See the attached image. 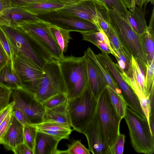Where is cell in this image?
Wrapping results in <instances>:
<instances>
[{"label":"cell","instance_id":"1","mask_svg":"<svg viewBox=\"0 0 154 154\" xmlns=\"http://www.w3.org/2000/svg\"><path fill=\"white\" fill-rule=\"evenodd\" d=\"M0 26L12 43L15 54H23L42 69L46 63L56 60L37 40L19 27Z\"/></svg>","mask_w":154,"mask_h":154},{"label":"cell","instance_id":"2","mask_svg":"<svg viewBox=\"0 0 154 154\" xmlns=\"http://www.w3.org/2000/svg\"><path fill=\"white\" fill-rule=\"evenodd\" d=\"M106 10L108 21L123 46L138 62L146 66L142 35H139L134 31L124 16L114 9Z\"/></svg>","mask_w":154,"mask_h":154},{"label":"cell","instance_id":"3","mask_svg":"<svg viewBox=\"0 0 154 154\" xmlns=\"http://www.w3.org/2000/svg\"><path fill=\"white\" fill-rule=\"evenodd\" d=\"M64 81L68 100L80 95L88 83L84 57H64L58 61Z\"/></svg>","mask_w":154,"mask_h":154},{"label":"cell","instance_id":"4","mask_svg":"<svg viewBox=\"0 0 154 154\" xmlns=\"http://www.w3.org/2000/svg\"><path fill=\"white\" fill-rule=\"evenodd\" d=\"M97 106V99L93 95L88 83L80 95L68 100L66 109L71 126L74 130L83 134L94 116Z\"/></svg>","mask_w":154,"mask_h":154},{"label":"cell","instance_id":"5","mask_svg":"<svg viewBox=\"0 0 154 154\" xmlns=\"http://www.w3.org/2000/svg\"><path fill=\"white\" fill-rule=\"evenodd\" d=\"M124 119L128 127L131 146L138 153L153 154L154 136L146 118L142 117L127 105Z\"/></svg>","mask_w":154,"mask_h":154},{"label":"cell","instance_id":"6","mask_svg":"<svg viewBox=\"0 0 154 154\" xmlns=\"http://www.w3.org/2000/svg\"><path fill=\"white\" fill-rule=\"evenodd\" d=\"M97 112L106 143L109 148L120 133L122 120L116 112L106 87L97 98Z\"/></svg>","mask_w":154,"mask_h":154},{"label":"cell","instance_id":"7","mask_svg":"<svg viewBox=\"0 0 154 154\" xmlns=\"http://www.w3.org/2000/svg\"><path fill=\"white\" fill-rule=\"evenodd\" d=\"M42 76L35 96L43 103L58 94L66 95L65 86L58 60L48 62L43 68Z\"/></svg>","mask_w":154,"mask_h":154},{"label":"cell","instance_id":"8","mask_svg":"<svg viewBox=\"0 0 154 154\" xmlns=\"http://www.w3.org/2000/svg\"><path fill=\"white\" fill-rule=\"evenodd\" d=\"M11 97L14 102L13 107L23 112L29 124L35 125L43 122L46 109L34 94L22 88L11 89Z\"/></svg>","mask_w":154,"mask_h":154},{"label":"cell","instance_id":"9","mask_svg":"<svg viewBox=\"0 0 154 154\" xmlns=\"http://www.w3.org/2000/svg\"><path fill=\"white\" fill-rule=\"evenodd\" d=\"M14 68L23 88L35 95L42 76L43 69L20 53L15 54Z\"/></svg>","mask_w":154,"mask_h":154},{"label":"cell","instance_id":"10","mask_svg":"<svg viewBox=\"0 0 154 154\" xmlns=\"http://www.w3.org/2000/svg\"><path fill=\"white\" fill-rule=\"evenodd\" d=\"M37 16L50 25L70 32L76 31L81 33L99 30L97 26L93 23L59 10Z\"/></svg>","mask_w":154,"mask_h":154},{"label":"cell","instance_id":"11","mask_svg":"<svg viewBox=\"0 0 154 154\" xmlns=\"http://www.w3.org/2000/svg\"><path fill=\"white\" fill-rule=\"evenodd\" d=\"M18 27L37 40L55 60L59 61L64 57L51 33L48 23L40 19Z\"/></svg>","mask_w":154,"mask_h":154},{"label":"cell","instance_id":"12","mask_svg":"<svg viewBox=\"0 0 154 154\" xmlns=\"http://www.w3.org/2000/svg\"><path fill=\"white\" fill-rule=\"evenodd\" d=\"M83 134L86 137L90 152L93 154H108L109 148L105 140L97 110Z\"/></svg>","mask_w":154,"mask_h":154},{"label":"cell","instance_id":"13","mask_svg":"<svg viewBox=\"0 0 154 154\" xmlns=\"http://www.w3.org/2000/svg\"><path fill=\"white\" fill-rule=\"evenodd\" d=\"M96 56L100 62L108 69L117 83L126 102L131 103L135 102L137 97L132 89L123 79L118 64L113 61L108 54L102 53Z\"/></svg>","mask_w":154,"mask_h":154},{"label":"cell","instance_id":"14","mask_svg":"<svg viewBox=\"0 0 154 154\" xmlns=\"http://www.w3.org/2000/svg\"><path fill=\"white\" fill-rule=\"evenodd\" d=\"M39 20L22 7H11L5 9L0 14V26L16 28L20 25Z\"/></svg>","mask_w":154,"mask_h":154},{"label":"cell","instance_id":"15","mask_svg":"<svg viewBox=\"0 0 154 154\" xmlns=\"http://www.w3.org/2000/svg\"><path fill=\"white\" fill-rule=\"evenodd\" d=\"M58 10L93 23L99 30L102 29L98 23L97 5L93 0H86L76 4L66 5Z\"/></svg>","mask_w":154,"mask_h":154},{"label":"cell","instance_id":"16","mask_svg":"<svg viewBox=\"0 0 154 154\" xmlns=\"http://www.w3.org/2000/svg\"><path fill=\"white\" fill-rule=\"evenodd\" d=\"M86 62L88 84L94 96L97 98L101 92L108 85L100 68L85 51L83 55Z\"/></svg>","mask_w":154,"mask_h":154},{"label":"cell","instance_id":"17","mask_svg":"<svg viewBox=\"0 0 154 154\" xmlns=\"http://www.w3.org/2000/svg\"><path fill=\"white\" fill-rule=\"evenodd\" d=\"M23 125L12 115L9 127L5 134L2 144L12 151L17 145L23 143Z\"/></svg>","mask_w":154,"mask_h":154},{"label":"cell","instance_id":"18","mask_svg":"<svg viewBox=\"0 0 154 154\" xmlns=\"http://www.w3.org/2000/svg\"><path fill=\"white\" fill-rule=\"evenodd\" d=\"M60 140L53 136L37 131L34 154H55Z\"/></svg>","mask_w":154,"mask_h":154},{"label":"cell","instance_id":"19","mask_svg":"<svg viewBox=\"0 0 154 154\" xmlns=\"http://www.w3.org/2000/svg\"><path fill=\"white\" fill-rule=\"evenodd\" d=\"M34 125L38 131L49 134L60 140L68 139L72 131L71 128L54 122H43Z\"/></svg>","mask_w":154,"mask_h":154},{"label":"cell","instance_id":"20","mask_svg":"<svg viewBox=\"0 0 154 154\" xmlns=\"http://www.w3.org/2000/svg\"><path fill=\"white\" fill-rule=\"evenodd\" d=\"M65 5L59 0H44L29 3L22 7L36 16L59 10Z\"/></svg>","mask_w":154,"mask_h":154},{"label":"cell","instance_id":"21","mask_svg":"<svg viewBox=\"0 0 154 154\" xmlns=\"http://www.w3.org/2000/svg\"><path fill=\"white\" fill-rule=\"evenodd\" d=\"M80 33L82 35L83 40L94 44L101 51L102 53L112 54V51L109 39L105 32L102 29Z\"/></svg>","mask_w":154,"mask_h":154},{"label":"cell","instance_id":"22","mask_svg":"<svg viewBox=\"0 0 154 154\" xmlns=\"http://www.w3.org/2000/svg\"><path fill=\"white\" fill-rule=\"evenodd\" d=\"M143 6H136L128 11L126 18L131 26L138 34L142 35L147 29Z\"/></svg>","mask_w":154,"mask_h":154},{"label":"cell","instance_id":"23","mask_svg":"<svg viewBox=\"0 0 154 154\" xmlns=\"http://www.w3.org/2000/svg\"><path fill=\"white\" fill-rule=\"evenodd\" d=\"M67 102L55 108L46 109L43 122H54L71 128L66 109Z\"/></svg>","mask_w":154,"mask_h":154},{"label":"cell","instance_id":"24","mask_svg":"<svg viewBox=\"0 0 154 154\" xmlns=\"http://www.w3.org/2000/svg\"><path fill=\"white\" fill-rule=\"evenodd\" d=\"M0 84L11 89L23 88L21 82L10 62L0 71Z\"/></svg>","mask_w":154,"mask_h":154},{"label":"cell","instance_id":"25","mask_svg":"<svg viewBox=\"0 0 154 154\" xmlns=\"http://www.w3.org/2000/svg\"><path fill=\"white\" fill-rule=\"evenodd\" d=\"M143 45L147 60L150 63L154 60V24H149L147 30L142 35Z\"/></svg>","mask_w":154,"mask_h":154},{"label":"cell","instance_id":"26","mask_svg":"<svg viewBox=\"0 0 154 154\" xmlns=\"http://www.w3.org/2000/svg\"><path fill=\"white\" fill-rule=\"evenodd\" d=\"M49 29L56 43L63 54L66 51L69 41L72 39L70 32L50 24Z\"/></svg>","mask_w":154,"mask_h":154},{"label":"cell","instance_id":"27","mask_svg":"<svg viewBox=\"0 0 154 154\" xmlns=\"http://www.w3.org/2000/svg\"><path fill=\"white\" fill-rule=\"evenodd\" d=\"M85 52L93 60L99 67L104 75L108 85L121 97L124 99L122 91L118 86L117 83L113 79L108 69L99 61L96 57V54L89 47Z\"/></svg>","mask_w":154,"mask_h":154},{"label":"cell","instance_id":"28","mask_svg":"<svg viewBox=\"0 0 154 154\" xmlns=\"http://www.w3.org/2000/svg\"><path fill=\"white\" fill-rule=\"evenodd\" d=\"M114 108L119 117L121 120L124 117L127 105L125 100L119 95L108 85L106 86Z\"/></svg>","mask_w":154,"mask_h":154},{"label":"cell","instance_id":"29","mask_svg":"<svg viewBox=\"0 0 154 154\" xmlns=\"http://www.w3.org/2000/svg\"><path fill=\"white\" fill-rule=\"evenodd\" d=\"M112 51V54L116 58L121 71L126 72L131 65L132 55L124 47Z\"/></svg>","mask_w":154,"mask_h":154},{"label":"cell","instance_id":"30","mask_svg":"<svg viewBox=\"0 0 154 154\" xmlns=\"http://www.w3.org/2000/svg\"><path fill=\"white\" fill-rule=\"evenodd\" d=\"M0 44L7 54L12 69L14 71V49L6 33L0 26Z\"/></svg>","mask_w":154,"mask_h":154},{"label":"cell","instance_id":"31","mask_svg":"<svg viewBox=\"0 0 154 154\" xmlns=\"http://www.w3.org/2000/svg\"><path fill=\"white\" fill-rule=\"evenodd\" d=\"M37 132V128L34 125L27 124L23 125V142L33 152Z\"/></svg>","mask_w":154,"mask_h":154},{"label":"cell","instance_id":"32","mask_svg":"<svg viewBox=\"0 0 154 154\" xmlns=\"http://www.w3.org/2000/svg\"><path fill=\"white\" fill-rule=\"evenodd\" d=\"M154 60L150 63H147L145 79V96L150 97L151 93L154 91Z\"/></svg>","mask_w":154,"mask_h":154},{"label":"cell","instance_id":"33","mask_svg":"<svg viewBox=\"0 0 154 154\" xmlns=\"http://www.w3.org/2000/svg\"><path fill=\"white\" fill-rule=\"evenodd\" d=\"M90 154V152L81 143L80 140L73 141L68 145L67 150H60L57 149L55 154Z\"/></svg>","mask_w":154,"mask_h":154},{"label":"cell","instance_id":"34","mask_svg":"<svg viewBox=\"0 0 154 154\" xmlns=\"http://www.w3.org/2000/svg\"><path fill=\"white\" fill-rule=\"evenodd\" d=\"M106 9L112 11L113 9L126 18L128 10L122 0H103Z\"/></svg>","mask_w":154,"mask_h":154},{"label":"cell","instance_id":"35","mask_svg":"<svg viewBox=\"0 0 154 154\" xmlns=\"http://www.w3.org/2000/svg\"><path fill=\"white\" fill-rule=\"evenodd\" d=\"M68 100L65 94L59 93L51 97L42 104L46 109H51L65 103Z\"/></svg>","mask_w":154,"mask_h":154},{"label":"cell","instance_id":"36","mask_svg":"<svg viewBox=\"0 0 154 154\" xmlns=\"http://www.w3.org/2000/svg\"><path fill=\"white\" fill-rule=\"evenodd\" d=\"M105 33L109 39L112 50H118L124 47L110 23L108 29Z\"/></svg>","mask_w":154,"mask_h":154},{"label":"cell","instance_id":"37","mask_svg":"<svg viewBox=\"0 0 154 154\" xmlns=\"http://www.w3.org/2000/svg\"><path fill=\"white\" fill-rule=\"evenodd\" d=\"M125 141V136L120 133L114 143L109 148L108 154H123Z\"/></svg>","mask_w":154,"mask_h":154},{"label":"cell","instance_id":"38","mask_svg":"<svg viewBox=\"0 0 154 154\" xmlns=\"http://www.w3.org/2000/svg\"><path fill=\"white\" fill-rule=\"evenodd\" d=\"M11 89L0 84V109H3L10 103Z\"/></svg>","mask_w":154,"mask_h":154},{"label":"cell","instance_id":"39","mask_svg":"<svg viewBox=\"0 0 154 154\" xmlns=\"http://www.w3.org/2000/svg\"><path fill=\"white\" fill-rule=\"evenodd\" d=\"M12 111L8 113L0 125V144H2L4 137L9 127L12 116Z\"/></svg>","mask_w":154,"mask_h":154},{"label":"cell","instance_id":"40","mask_svg":"<svg viewBox=\"0 0 154 154\" xmlns=\"http://www.w3.org/2000/svg\"><path fill=\"white\" fill-rule=\"evenodd\" d=\"M12 113L17 120L23 125L27 124H29L26 116L20 109L13 107Z\"/></svg>","mask_w":154,"mask_h":154},{"label":"cell","instance_id":"41","mask_svg":"<svg viewBox=\"0 0 154 154\" xmlns=\"http://www.w3.org/2000/svg\"><path fill=\"white\" fill-rule=\"evenodd\" d=\"M12 151L15 154H34L33 151L24 143L17 146Z\"/></svg>","mask_w":154,"mask_h":154},{"label":"cell","instance_id":"42","mask_svg":"<svg viewBox=\"0 0 154 154\" xmlns=\"http://www.w3.org/2000/svg\"><path fill=\"white\" fill-rule=\"evenodd\" d=\"M9 62L8 56L0 44V71Z\"/></svg>","mask_w":154,"mask_h":154},{"label":"cell","instance_id":"43","mask_svg":"<svg viewBox=\"0 0 154 154\" xmlns=\"http://www.w3.org/2000/svg\"><path fill=\"white\" fill-rule=\"evenodd\" d=\"M12 7H23L29 3L44 0H10Z\"/></svg>","mask_w":154,"mask_h":154},{"label":"cell","instance_id":"44","mask_svg":"<svg viewBox=\"0 0 154 154\" xmlns=\"http://www.w3.org/2000/svg\"><path fill=\"white\" fill-rule=\"evenodd\" d=\"M14 104V101H12L4 109L0 114V125L5 119L8 113L12 110Z\"/></svg>","mask_w":154,"mask_h":154},{"label":"cell","instance_id":"45","mask_svg":"<svg viewBox=\"0 0 154 154\" xmlns=\"http://www.w3.org/2000/svg\"><path fill=\"white\" fill-rule=\"evenodd\" d=\"M11 7L10 0H0V14L5 9Z\"/></svg>","mask_w":154,"mask_h":154},{"label":"cell","instance_id":"46","mask_svg":"<svg viewBox=\"0 0 154 154\" xmlns=\"http://www.w3.org/2000/svg\"><path fill=\"white\" fill-rule=\"evenodd\" d=\"M66 5H71L78 4L86 0H59Z\"/></svg>","mask_w":154,"mask_h":154},{"label":"cell","instance_id":"47","mask_svg":"<svg viewBox=\"0 0 154 154\" xmlns=\"http://www.w3.org/2000/svg\"><path fill=\"white\" fill-rule=\"evenodd\" d=\"M132 7L130 10L133 9L137 6L138 7H142L145 5L144 4V0H131Z\"/></svg>","mask_w":154,"mask_h":154},{"label":"cell","instance_id":"48","mask_svg":"<svg viewBox=\"0 0 154 154\" xmlns=\"http://www.w3.org/2000/svg\"><path fill=\"white\" fill-rule=\"evenodd\" d=\"M126 7L129 10H130L132 7L131 0H122Z\"/></svg>","mask_w":154,"mask_h":154},{"label":"cell","instance_id":"49","mask_svg":"<svg viewBox=\"0 0 154 154\" xmlns=\"http://www.w3.org/2000/svg\"><path fill=\"white\" fill-rule=\"evenodd\" d=\"M96 4L97 6L101 8H105V6L103 1V0H93Z\"/></svg>","mask_w":154,"mask_h":154},{"label":"cell","instance_id":"50","mask_svg":"<svg viewBox=\"0 0 154 154\" xmlns=\"http://www.w3.org/2000/svg\"><path fill=\"white\" fill-rule=\"evenodd\" d=\"M150 2L152 4H153L154 0H144V4L146 5L147 3Z\"/></svg>","mask_w":154,"mask_h":154},{"label":"cell","instance_id":"51","mask_svg":"<svg viewBox=\"0 0 154 154\" xmlns=\"http://www.w3.org/2000/svg\"><path fill=\"white\" fill-rule=\"evenodd\" d=\"M150 97H151V99H152V97H153V96H150ZM151 103H154V102H151ZM152 106V107H154V106ZM154 112V110H153V111H152L151 112Z\"/></svg>","mask_w":154,"mask_h":154},{"label":"cell","instance_id":"52","mask_svg":"<svg viewBox=\"0 0 154 154\" xmlns=\"http://www.w3.org/2000/svg\"><path fill=\"white\" fill-rule=\"evenodd\" d=\"M3 109H0V114L1 112L3 110Z\"/></svg>","mask_w":154,"mask_h":154}]
</instances>
